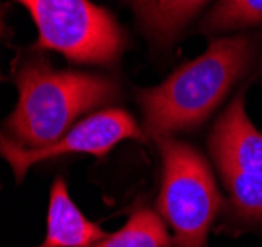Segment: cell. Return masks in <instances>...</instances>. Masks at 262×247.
<instances>
[{
    "instance_id": "1",
    "label": "cell",
    "mask_w": 262,
    "mask_h": 247,
    "mask_svg": "<svg viewBox=\"0 0 262 247\" xmlns=\"http://www.w3.org/2000/svg\"><path fill=\"white\" fill-rule=\"evenodd\" d=\"M252 62L254 46L250 38L215 40L207 52L176 69L164 83L138 93L146 135L164 139L197 129L249 71Z\"/></svg>"
},
{
    "instance_id": "2",
    "label": "cell",
    "mask_w": 262,
    "mask_h": 247,
    "mask_svg": "<svg viewBox=\"0 0 262 247\" xmlns=\"http://www.w3.org/2000/svg\"><path fill=\"white\" fill-rule=\"evenodd\" d=\"M18 103L4 121V135L26 148H43L71 130L81 115L118 95L111 78L53 69L43 58H26L14 69Z\"/></svg>"
},
{
    "instance_id": "3",
    "label": "cell",
    "mask_w": 262,
    "mask_h": 247,
    "mask_svg": "<svg viewBox=\"0 0 262 247\" xmlns=\"http://www.w3.org/2000/svg\"><path fill=\"white\" fill-rule=\"evenodd\" d=\"M162 155L158 212L173 232V247H207L221 196L209 164L191 144L156 139Z\"/></svg>"
},
{
    "instance_id": "4",
    "label": "cell",
    "mask_w": 262,
    "mask_h": 247,
    "mask_svg": "<svg viewBox=\"0 0 262 247\" xmlns=\"http://www.w3.org/2000/svg\"><path fill=\"white\" fill-rule=\"evenodd\" d=\"M38 28L39 50L63 53L77 64H115L126 36L115 16L91 0H18Z\"/></svg>"
},
{
    "instance_id": "5",
    "label": "cell",
    "mask_w": 262,
    "mask_h": 247,
    "mask_svg": "<svg viewBox=\"0 0 262 247\" xmlns=\"http://www.w3.org/2000/svg\"><path fill=\"white\" fill-rule=\"evenodd\" d=\"M209 150L236 214L262 221V132L250 123L243 95L219 117L209 137Z\"/></svg>"
},
{
    "instance_id": "6",
    "label": "cell",
    "mask_w": 262,
    "mask_h": 247,
    "mask_svg": "<svg viewBox=\"0 0 262 247\" xmlns=\"http://www.w3.org/2000/svg\"><path fill=\"white\" fill-rule=\"evenodd\" d=\"M126 139L144 141V132L138 129L130 113L122 109H105L73 125L59 141L43 148H26L0 132V156L10 164L14 178L22 182L28 170L41 160L57 158L69 153L105 156L111 148Z\"/></svg>"
},
{
    "instance_id": "7",
    "label": "cell",
    "mask_w": 262,
    "mask_h": 247,
    "mask_svg": "<svg viewBox=\"0 0 262 247\" xmlns=\"http://www.w3.org/2000/svg\"><path fill=\"white\" fill-rule=\"evenodd\" d=\"M105 237L99 223L87 220L73 204L63 178H57L50 192L46 239L38 247H91Z\"/></svg>"
},
{
    "instance_id": "8",
    "label": "cell",
    "mask_w": 262,
    "mask_h": 247,
    "mask_svg": "<svg viewBox=\"0 0 262 247\" xmlns=\"http://www.w3.org/2000/svg\"><path fill=\"white\" fill-rule=\"evenodd\" d=\"M144 30L158 44H168L209 0H128Z\"/></svg>"
},
{
    "instance_id": "9",
    "label": "cell",
    "mask_w": 262,
    "mask_h": 247,
    "mask_svg": "<svg viewBox=\"0 0 262 247\" xmlns=\"http://www.w3.org/2000/svg\"><path fill=\"white\" fill-rule=\"evenodd\" d=\"M170 235L162 216L140 208L115 234L105 235L91 247H168Z\"/></svg>"
},
{
    "instance_id": "10",
    "label": "cell",
    "mask_w": 262,
    "mask_h": 247,
    "mask_svg": "<svg viewBox=\"0 0 262 247\" xmlns=\"http://www.w3.org/2000/svg\"><path fill=\"white\" fill-rule=\"evenodd\" d=\"M262 22V0H219L201 28L207 32H225L254 26Z\"/></svg>"
},
{
    "instance_id": "11",
    "label": "cell",
    "mask_w": 262,
    "mask_h": 247,
    "mask_svg": "<svg viewBox=\"0 0 262 247\" xmlns=\"http://www.w3.org/2000/svg\"><path fill=\"white\" fill-rule=\"evenodd\" d=\"M2 30H4V22H2V10H0V34H2Z\"/></svg>"
}]
</instances>
